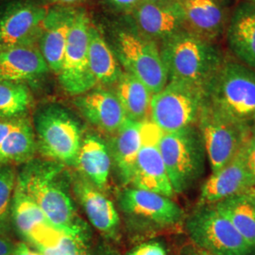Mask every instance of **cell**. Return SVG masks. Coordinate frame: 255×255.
Wrapping results in <instances>:
<instances>
[{
  "label": "cell",
  "instance_id": "cell-9",
  "mask_svg": "<svg viewBox=\"0 0 255 255\" xmlns=\"http://www.w3.org/2000/svg\"><path fill=\"white\" fill-rule=\"evenodd\" d=\"M118 57L125 71L143 82L154 95L168 82L160 47L153 39L131 28L119 30Z\"/></svg>",
  "mask_w": 255,
  "mask_h": 255
},
{
  "label": "cell",
  "instance_id": "cell-3",
  "mask_svg": "<svg viewBox=\"0 0 255 255\" xmlns=\"http://www.w3.org/2000/svg\"><path fill=\"white\" fill-rule=\"evenodd\" d=\"M205 95L214 109L251 124L255 118V70L225 58L206 85Z\"/></svg>",
  "mask_w": 255,
  "mask_h": 255
},
{
  "label": "cell",
  "instance_id": "cell-26",
  "mask_svg": "<svg viewBox=\"0 0 255 255\" xmlns=\"http://www.w3.org/2000/svg\"><path fill=\"white\" fill-rule=\"evenodd\" d=\"M116 95L128 119L142 122L147 119L153 94L142 82L128 72H122L116 83Z\"/></svg>",
  "mask_w": 255,
  "mask_h": 255
},
{
  "label": "cell",
  "instance_id": "cell-7",
  "mask_svg": "<svg viewBox=\"0 0 255 255\" xmlns=\"http://www.w3.org/2000/svg\"><path fill=\"white\" fill-rule=\"evenodd\" d=\"M196 126L201 133L211 172L237 156L252 137L251 124L230 118L205 102Z\"/></svg>",
  "mask_w": 255,
  "mask_h": 255
},
{
  "label": "cell",
  "instance_id": "cell-11",
  "mask_svg": "<svg viewBox=\"0 0 255 255\" xmlns=\"http://www.w3.org/2000/svg\"><path fill=\"white\" fill-rule=\"evenodd\" d=\"M90 22L83 10H77L64 51L59 81L64 91L80 96L94 89L98 83L93 76L88 58Z\"/></svg>",
  "mask_w": 255,
  "mask_h": 255
},
{
  "label": "cell",
  "instance_id": "cell-16",
  "mask_svg": "<svg viewBox=\"0 0 255 255\" xmlns=\"http://www.w3.org/2000/svg\"><path fill=\"white\" fill-rule=\"evenodd\" d=\"M71 182L74 194L80 201L93 227L104 237H118L120 217L113 201L81 174L71 176Z\"/></svg>",
  "mask_w": 255,
  "mask_h": 255
},
{
  "label": "cell",
  "instance_id": "cell-23",
  "mask_svg": "<svg viewBox=\"0 0 255 255\" xmlns=\"http://www.w3.org/2000/svg\"><path fill=\"white\" fill-rule=\"evenodd\" d=\"M112 158L107 144L95 133L83 135L75 167L81 175L103 190L109 179Z\"/></svg>",
  "mask_w": 255,
  "mask_h": 255
},
{
  "label": "cell",
  "instance_id": "cell-43",
  "mask_svg": "<svg viewBox=\"0 0 255 255\" xmlns=\"http://www.w3.org/2000/svg\"><path fill=\"white\" fill-rule=\"evenodd\" d=\"M201 255H210V254H208V253H205V252H202L201 253Z\"/></svg>",
  "mask_w": 255,
  "mask_h": 255
},
{
  "label": "cell",
  "instance_id": "cell-35",
  "mask_svg": "<svg viewBox=\"0 0 255 255\" xmlns=\"http://www.w3.org/2000/svg\"><path fill=\"white\" fill-rule=\"evenodd\" d=\"M15 246L7 236L0 233V255H12Z\"/></svg>",
  "mask_w": 255,
  "mask_h": 255
},
{
  "label": "cell",
  "instance_id": "cell-18",
  "mask_svg": "<svg viewBox=\"0 0 255 255\" xmlns=\"http://www.w3.org/2000/svg\"><path fill=\"white\" fill-rule=\"evenodd\" d=\"M76 13L77 10L66 7L48 9L42 25L38 47L49 70L57 75L62 68L65 47Z\"/></svg>",
  "mask_w": 255,
  "mask_h": 255
},
{
  "label": "cell",
  "instance_id": "cell-15",
  "mask_svg": "<svg viewBox=\"0 0 255 255\" xmlns=\"http://www.w3.org/2000/svg\"><path fill=\"white\" fill-rule=\"evenodd\" d=\"M187 30L217 43L225 34L231 11L228 0H177Z\"/></svg>",
  "mask_w": 255,
  "mask_h": 255
},
{
  "label": "cell",
  "instance_id": "cell-29",
  "mask_svg": "<svg viewBox=\"0 0 255 255\" xmlns=\"http://www.w3.org/2000/svg\"><path fill=\"white\" fill-rule=\"evenodd\" d=\"M32 101L30 92L25 83L0 80V118H21Z\"/></svg>",
  "mask_w": 255,
  "mask_h": 255
},
{
  "label": "cell",
  "instance_id": "cell-14",
  "mask_svg": "<svg viewBox=\"0 0 255 255\" xmlns=\"http://www.w3.org/2000/svg\"><path fill=\"white\" fill-rule=\"evenodd\" d=\"M254 188L255 182L243 147L227 164L211 172L201 185L198 204H216Z\"/></svg>",
  "mask_w": 255,
  "mask_h": 255
},
{
  "label": "cell",
  "instance_id": "cell-36",
  "mask_svg": "<svg viewBox=\"0 0 255 255\" xmlns=\"http://www.w3.org/2000/svg\"><path fill=\"white\" fill-rule=\"evenodd\" d=\"M13 255H42L40 253H35L30 250L25 243H20L14 248Z\"/></svg>",
  "mask_w": 255,
  "mask_h": 255
},
{
  "label": "cell",
  "instance_id": "cell-4",
  "mask_svg": "<svg viewBox=\"0 0 255 255\" xmlns=\"http://www.w3.org/2000/svg\"><path fill=\"white\" fill-rule=\"evenodd\" d=\"M158 147L175 194L187 191L203 176L208 160L197 126L162 132Z\"/></svg>",
  "mask_w": 255,
  "mask_h": 255
},
{
  "label": "cell",
  "instance_id": "cell-1",
  "mask_svg": "<svg viewBox=\"0 0 255 255\" xmlns=\"http://www.w3.org/2000/svg\"><path fill=\"white\" fill-rule=\"evenodd\" d=\"M64 166L51 160L32 159L17 174L16 186L35 201L53 227L87 244L90 229L71 200V175Z\"/></svg>",
  "mask_w": 255,
  "mask_h": 255
},
{
  "label": "cell",
  "instance_id": "cell-6",
  "mask_svg": "<svg viewBox=\"0 0 255 255\" xmlns=\"http://www.w3.org/2000/svg\"><path fill=\"white\" fill-rule=\"evenodd\" d=\"M185 229L193 243L210 255H255V249L215 204H198L185 219Z\"/></svg>",
  "mask_w": 255,
  "mask_h": 255
},
{
  "label": "cell",
  "instance_id": "cell-13",
  "mask_svg": "<svg viewBox=\"0 0 255 255\" xmlns=\"http://www.w3.org/2000/svg\"><path fill=\"white\" fill-rule=\"evenodd\" d=\"M162 132L150 120L146 119L143 122L142 146L137 157L130 184L138 189L154 192L172 199L176 194L158 147Z\"/></svg>",
  "mask_w": 255,
  "mask_h": 255
},
{
  "label": "cell",
  "instance_id": "cell-44",
  "mask_svg": "<svg viewBox=\"0 0 255 255\" xmlns=\"http://www.w3.org/2000/svg\"><path fill=\"white\" fill-rule=\"evenodd\" d=\"M6 1H7V0H0V6H1L2 4H4Z\"/></svg>",
  "mask_w": 255,
  "mask_h": 255
},
{
  "label": "cell",
  "instance_id": "cell-8",
  "mask_svg": "<svg viewBox=\"0 0 255 255\" xmlns=\"http://www.w3.org/2000/svg\"><path fill=\"white\" fill-rule=\"evenodd\" d=\"M206 102L205 90L185 82L168 81L154 94L150 103V121L163 132L196 126Z\"/></svg>",
  "mask_w": 255,
  "mask_h": 255
},
{
  "label": "cell",
  "instance_id": "cell-5",
  "mask_svg": "<svg viewBox=\"0 0 255 255\" xmlns=\"http://www.w3.org/2000/svg\"><path fill=\"white\" fill-rule=\"evenodd\" d=\"M37 145L48 160L75 166L83 139L80 121L64 107L50 104L35 117Z\"/></svg>",
  "mask_w": 255,
  "mask_h": 255
},
{
  "label": "cell",
  "instance_id": "cell-45",
  "mask_svg": "<svg viewBox=\"0 0 255 255\" xmlns=\"http://www.w3.org/2000/svg\"></svg>",
  "mask_w": 255,
  "mask_h": 255
},
{
  "label": "cell",
  "instance_id": "cell-42",
  "mask_svg": "<svg viewBox=\"0 0 255 255\" xmlns=\"http://www.w3.org/2000/svg\"><path fill=\"white\" fill-rule=\"evenodd\" d=\"M243 2H248V3H252V4H255V0H242Z\"/></svg>",
  "mask_w": 255,
  "mask_h": 255
},
{
  "label": "cell",
  "instance_id": "cell-17",
  "mask_svg": "<svg viewBox=\"0 0 255 255\" xmlns=\"http://www.w3.org/2000/svg\"><path fill=\"white\" fill-rule=\"evenodd\" d=\"M132 10L138 30L156 42H163L186 29L182 8L177 0L164 3L142 0Z\"/></svg>",
  "mask_w": 255,
  "mask_h": 255
},
{
  "label": "cell",
  "instance_id": "cell-24",
  "mask_svg": "<svg viewBox=\"0 0 255 255\" xmlns=\"http://www.w3.org/2000/svg\"><path fill=\"white\" fill-rule=\"evenodd\" d=\"M37 148L36 134L27 119L21 117L0 145V166L27 164Z\"/></svg>",
  "mask_w": 255,
  "mask_h": 255
},
{
  "label": "cell",
  "instance_id": "cell-25",
  "mask_svg": "<svg viewBox=\"0 0 255 255\" xmlns=\"http://www.w3.org/2000/svg\"><path fill=\"white\" fill-rule=\"evenodd\" d=\"M215 205L255 250V188L239 193Z\"/></svg>",
  "mask_w": 255,
  "mask_h": 255
},
{
  "label": "cell",
  "instance_id": "cell-10",
  "mask_svg": "<svg viewBox=\"0 0 255 255\" xmlns=\"http://www.w3.org/2000/svg\"><path fill=\"white\" fill-rule=\"evenodd\" d=\"M119 208L131 225L143 230H162L179 225L184 212L171 198L128 187L119 194Z\"/></svg>",
  "mask_w": 255,
  "mask_h": 255
},
{
  "label": "cell",
  "instance_id": "cell-28",
  "mask_svg": "<svg viewBox=\"0 0 255 255\" xmlns=\"http://www.w3.org/2000/svg\"><path fill=\"white\" fill-rule=\"evenodd\" d=\"M11 222L19 234L29 243L37 233L49 223L35 201L17 186H15L12 199Z\"/></svg>",
  "mask_w": 255,
  "mask_h": 255
},
{
  "label": "cell",
  "instance_id": "cell-30",
  "mask_svg": "<svg viewBox=\"0 0 255 255\" xmlns=\"http://www.w3.org/2000/svg\"><path fill=\"white\" fill-rule=\"evenodd\" d=\"M17 173L14 166H0V233L7 236L11 224V206Z\"/></svg>",
  "mask_w": 255,
  "mask_h": 255
},
{
  "label": "cell",
  "instance_id": "cell-27",
  "mask_svg": "<svg viewBox=\"0 0 255 255\" xmlns=\"http://www.w3.org/2000/svg\"><path fill=\"white\" fill-rule=\"evenodd\" d=\"M88 58L92 74L97 82L104 85L117 83L123 71L105 39L93 26L89 28Z\"/></svg>",
  "mask_w": 255,
  "mask_h": 255
},
{
  "label": "cell",
  "instance_id": "cell-31",
  "mask_svg": "<svg viewBox=\"0 0 255 255\" xmlns=\"http://www.w3.org/2000/svg\"><path fill=\"white\" fill-rule=\"evenodd\" d=\"M87 244L63 233L57 241L42 252V255H86Z\"/></svg>",
  "mask_w": 255,
  "mask_h": 255
},
{
  "label": "cell",
  "instance_id": "cell-40",
  "mask_svg": "<svg viewBox=\"0 0 255 255\" xmlns=\"http://www.w3.org/2000/svg\"><path fill=\"white\" fill-rule=\"evenodd\" d=\"M251 129H252V136L255 138V118L253 119V121L251 123Z\"/></svg>",
  "mask_w": 255,
  "mask_h": 255
},
{
  "label": "cell",
  "instance_id": "cell-33",
  "mask_svg": "<svg viewBox=\"0 0 255 255\" xmlns=\"http://www.w3.org/2000/svg\"><path fill=\"white\" fill-rule=\"evenodd\" d=\"M244 151L255 186V138L253 136L250 138V140L244 146Z\"/></svg>",
  "mask_w": 255,
  "mask_h": 255
},
{
  "label": "cell",
  "instance_id": "cell-34",
  "mask_svg": "<svg viewBox=\"0 0 255 255\" xmlns=\"http://www.w3.org/2000/svg\"><path fill=\"white\" fill-rule=\"evenodd\" d=\"M17 119H3L0 118V145L9 134V131L14 127Z\"/></svg>",
  "mask_w": 255,
  "mask_h": 255
},
{
  "label": "cell",
  "instance_id": "cell-37",
  "mask_svg": "<svg viewBox=\"0 0 255 255\" xmlns=\"http://www.w3.org/2000/svg\"><path fill=\"white\" fill-rule=\"evenodd\" d=\"M117 6L125 9H134L142 0H110Z\"/></svg>",
  "mask_w": 255,
  "mask_h": 255
},
{
  "label": "cell",
  "instance_id": "cell-19",
  "mask_svg": "<svg viewBox=\"0 0 255 255\" xmlns=\"http://www.w3.org/2000/svg\"><path fill=\"white\" fill-rule=\"evenodd\" d=\"M75 105L94 126L115 134L127 120L117 95L105 89H92L77 97Z\"/></svg>",
  "mask_w": 255,
  "mask_h": 255
},
{
  "label": "cell",
  "instance_id": "cell-32",
  "mask_svg": "<svg viewBox=\"0 0 255 255\" xmlns=\"http://www.w3.org/2000/svg\"><path fill=\"white\" fill-rule=\"evenodd\" d=\"M128 255H166V252L162 244L151 241L134 248Z\"/></svg>",
  "mask_w": 255,
  "mask_h": 255
},
{
  "label": "cell",
  "instance_id": "cell-22",
  "mask_svg": "<svg viewBox=\"0 0 255 255\" xmlns=\"http://www.w3.org/2000/svg\"><path fill=\"white\" fill-rule=\"evenodd\" d=\"M143 122L128 119L119 130L113 134L109 147L119 179L123 184L131 183L137 157L142 146Z\"/></svg>",
  "mask_w": 255,
  "mask_h": 255
},
{
  "label": "cell",
  "instance_id": "cell-38",
  "mask_svg": "<svg viewBox=\"0 0 255 255\" xmlns=\"http://www.w3.org/2000/svg\"><path fill=\"white\" fill-rule=\"evenodd\" d=\"M86 255H119L117 251L109 247H100L96 251H93L91 253H87Z\"/></svg>",
  "mask_w": 255,
  "mask_h": 255
},
{
  "label": "cell",
  "instance_id": "cell-2",
  "mask_svg": "<svg viewBox=\"0 0 255 255\" xmlns=\"http://www.w3.org/2000/svg\"><path fill=\"white\" fill-rule=\"evenodd\" d=\"M168 81L204 88L225 60L216 43L182 29L162 42L160 47Z\"/></svg>",
  "mask_w": 255,
  "mask_h": 255
},
{
  "label": "cell",
  "instance_id": "cell-20",
  "mask_svg": "<svg viewBox=\"0 0 255 255\" xmlns=\"http://www.w3.org/2000/svg\"><path fill=\"white\" fill-rule=\"evenodd\" d=\"M48 70L49 67L36 45L0 47L1 81L31 82L46 75Z\"/></svg>",
  "mask_w": 255,
  "mask_h": 255
},
{
  "label": "cell",
  "instance_id": "cell-21",
  "mask_svg": "<svg viewBox=\"0 0 255 255\" xmlns=\"http://www.w3.org/2000/svg\"><path fill=\"white\" fill-rule=\"evenodd\" d=\"M229 49L238 62L255 70V4L240 2L225 31Z\"/></svg>",
  "mask_w": 255,
  "mask_h": 255
},
{
  "label": "cell",
  "instance_id": "cell-39",
  "mask_svg": "<svg viewBox=\"0 0 255 255\" xmlns=\"http://www.w3.org/2000/svg\"><path fill=\"white\" fill-rule=\"evenodd\" d=\"M51 1H54L57 3H63V4H73L76 2H80L82 0H51Z\"/></svg>",
  "mask_w": 255,
  "mask_h": 255
},
{
  "label": "cell",
  "instance_id": "cell-12",
  "mask_svg": "<svg viewBox=\"0 0 255 255\" xmlns=\"http://www.w3.org/2000/svg\"><path fill=\"white\" fill-rule=\"evenodd\" d=\"M48 9L33 0H13L0 9V47L37 45Z\"/></svg>",
  "mask_w": 255,
  "mask_h": 255
},
{
  "label": "cell",
  "instance_id": "cell-41",
  "mask_svg": "<svg viewBox=\"0 0 255 255\" xmlns=\"http://www.w3.org/2000/svg\"><path fill=\"white\" fill-rule=\"evenodd\" d=\"M147 1H151V2H158V3H164V2H170L174 0H147Z\"/></svg>",
  "mask_w": 255,
  "mask_h": 255
}]
</instances>
